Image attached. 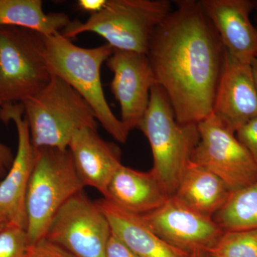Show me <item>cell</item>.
<instances>
[{
    "label": "cell",
    "mask_w": 257,
    "mask_h": 257,
    "mask_svg": "<svg viewBox=\"0 0 257 257\" xmlns=\"http://www.w3.org/2000/svg\"><path fill=\"white\" fill-rule=\"evenodd\" d=\"M95 202L107 218L113 234L139 257H191L190 253L166 242L143 216L124 210L104 198Z\"/></svg>",
    "instance_id": "cell-16"
},
{
    "label": "cell",
    "mask_w": 257,
    "mask_h": 257,
    "mask_svg": "<svg viewBox=\"0 0 257 257\" xmlns=\"http://www.w3.org/2000/svg\"><path fill=\"white\" fill-rule=\"evenodd\" d=\"M213 219L224 232L257 229V181L232 191Z\"/></svg>",
    "instance_id": "cell-20"
},
{
    "label": "cell",
    "mask_w": 257,
    "mask_h": 257,
    "mask_svg": "<svg viewBox=\"0 0 257 257\" xmlns=\"http://www.w3.org/2000/svg\"><path fill=\"white\" fill-rule=\"evenodd\" d=\"M29 246L26 230L8 224L0 232V257H27Z\"/></svg>",
    "instance_id": "cell-22"
},
{
    "label": "cell",
    "mask_w": 257,
    "mask_h": 257,
    "mask_svg": "<svg viewBox=\"0 0 257 257\" xmlns=\"http://www.w3.org/2000/svg\"><path fill=\"white\" fill-rule=\"evenodd\" d=\"M231 192L217 176L190 160L172 197L193 210L213 218Z\"/></svg>",
    "instance_id": "cell-18"
},
{
    "label": "cell",
    "mask_w": 257,
    "mask_h": 257,
    "mask_svg": "<svg viewBox=\"0 0 257 257\" xmlns=\"http://www.w3.org/2000/svg\"><path fill=\"white\" fill-rule=\"evenodd\" d=\"M107 0H79L77 6L79 10L91 13V15L100 12L105 7Z\"/></svg>",
    "instance_id": "cell-27"
},
{
    "label": "cell",
    "mask_w": 257,
    "mask_h": 257,
    "mask_svg": "<svg viewBox=\"0 0 257 257\" xmlns=\"http://www.w3.org/2000/svg\"><path fill=\"white\" fill-rule=\"evenodd\" d=\"M27 257H75L46 238L30 244Z\"/></svg>",
    "instance_id": "cell-24"
},
{
    "label": "cell",
    "mask_w": 257,
    "mask_h": 257,
    "mask_svg": "<svg viewBox=\"0 0 257 257\" xmlns=\"http://www.w3.org/2000/svg\"><path fill=\"white\" fill-rule=\"evenodd\" d=\"M111 234L105 214L82 191L57 211L45 238L75 257H106Z\"/></svg>",
    "instance_id": "cell-9"
},
{
    "label": "cell",
    "mask_w": 257,
    "mask_h": 257,
    "mask_svg": "<svg viewBox=\"0 0 257 257\" xmlns=\"http://www.w3.org/2000/svg\"><path fill=\"white\" fill-rule=\"evenodd\" d=\"M2 103L0 102V107ZM15 157L9 147L0 143V179L4 178L13 165Z\"/></svg>",
    "instance_id": "cell-26"
},
{
    "label": "cell",
    "mask_w": 257,
    "mask_h": 257,
    "mask_svg": "<svg viewBox=\"0 0 257 257\" xmlns=\"http://www.w3.org/2000/svg\"><path fill=\"white\" fill-rule=\"evenodd\" d=\"M235 135L257 166V116L241 126Z\"/></svg>",
    "instance_id": "cell-23"
},
{
    "label": "cell",
    "mask_w": 257,
    "mask_h": 257,
    "mask_svg": "<svg viewBox=\"0 0 257 257\" xmlns=\"http://www.w3.org/2000/svg\"><path fill=\"white\" fill-rule=\"evenodd\" d=\"M169 197L151 170L141 172L121 165L111 177L104 199L144 215L163 205Z\"/></svg>",
    "instance_id": "cell-17"
},
{
    "label": "cell",
    "mask_w": 257,
    "mask_h": 257,
    "mask_svg": "<svg viewBox=\"0 0 257 257\" xmlns=\"http://www.w3.org/2000/svg\"><path fill=\"white\" fill-rule=\"evenodd\" d=\"M208 252L211 257H257V229L224 231Z\"/></svg>",
    "instance_id": "cell-21"
},
{
    "label": "cell",
    "mask_w": 257,
    "mask_h": 257,
    "mask_svg": "<svg viewBox=\"0 0 257 257\" xmlns=\"http://www.w3.org/2000/svg\"><path fill=\"white\" fill-rule=\"evenodd\" d=\"M199 143L191 161L220 178L231 191L257 181V166L231 131L211 114L197 124Z\"/></svg>",
    "instance_id": "cell-8"
},
{
    "label": "cell",
    "mask_w": 257,
    "mask_h": 257,
    "mask_svg": "<svg viewBox=\"0 0 257 257\" xmlns=\"http://www.w3.org/2000/svg\"><path fill=\"white\" fill-rule=\"evenodd\" d=\"M172 10L168 0H107L100 12L84 23L71 22L61 34L70 40L93 32L114 50L147 55L155 30Z\"/></svg>",
    "instance_id": "cell-4"
},
{
    "label": "cell",
    "mask_w": 257,
    "mask_h": 257,
    "mask_svg": "<svg viewBox=\"0 0 257 257\" xmlns=\"http://www.w3.org/2000/svg\"><path fill=\"white\" fill-rule=\"evenodd\" d=\"M70 23L65 13H45L41 0H0V26L28 29L48 37L60 33Z\"/></svg>",
    "instance_id": "cell-19"
},
{
    "label": "cell",
    "mask_w": 257,
    "mask_h": 257,
    "mask_svg": "<svg viewBox=\"0 0 257 257\" xmlns=\"http://www.w3.org/2000/svg\"><path fill=\"white\" fill-rule=\"evenodd\" d=\"M35 148L67 150L74 134L84 127L97 128L89 104L63 79L52 74L50 82L21 102Z\"/></svg>",
    "instance_id": "cell-3"
},
{
    "label": "cell",
    "mask_w": 257,
    "mask_h": 257,
    "mask_svg": "<svg viewBox=\"0 0 257 257\" xmlns=\"http://www.w3.org/2000/svg\"><path fill=\"white\" fill-rule=\"evenodd\" d=\"M22 103H8L0 107V119L13 121L18 133L16 156L8 174L0 181V214L8 224L26 230V198L37 151L32 145L28 121Z\"/></svg>",
    "instance_id": "cell-10"
},
{
    "label": "cell",
    "mask_w": 257,
    "mask_h": 257,
    "mask_svg": "<svg viewBox=\"0 0 257 257\" xmlns=\"http://www.w3.org/2000/svg\"><path fill=\"white\" fill-rule=\"evenodd\" d=\"M45 43L51 74L63 79L84 98L106 133L119 143H126L130 132L111 110L101 79V66L112 54V47L106 43L94 48L77 46L61 32L45 37Z\"/></svg>",
    "instance_id": "cell-2"
},
{
    "label": "cell",
    "mask_w": 257,
    "mask_h": 257,
    "mask_svg": "<svg viewBox=\"0 0 257 257\" xmlns=\"http://www.w3.org/2000/svg\"><path fill=\"white\" fill-rule=\"evenodd\" d=\"M191 257H211L208 251H198V252L193 253Z\"/></svg>",
    "instance_id": "cell-29"
},
{
    "label": "cell",
    "mask_w": 257,
    "mask_h": 257,
    "mask_svg": "<svg viewBox=\"0 0 257 257\" xmlns=\"http://www.w3.org/2000/svg\"><path fill=\"white\" fill-rule=\"evenodd\" d=\"M212 114L235 133L257 116V89L251 65L235 60L226 52Z\"/></svg>",
    "instance_id": "cell-13"
},
{
    "label": "cell",
    "mask_w": 257,
    "mask_h": 257,
    "mask_svg": "<svg viewBox=\"0 0 257 257\" xmlns=\"http://www.w3.org/2000/svg\"><path fill=\"white\" fill-rule=\"evenodd\" d=\"M251 68H252L253 77H254L255 83H256L257 89V59L251 62Z\"/></svg>",
    "instance_id": "cell-28"
},
{
    "label": "cell",
    "mask_w": 257,
    "mask_h": 257,
    "mask_svg": "<svg viewBox=\"0 0 257 257\" xmlns=\"http://www.w3.org/2000/svg\"><path fill=\"white\" fill-rule=\"evenodd\" d=\"M45 36L18 27L0 26V102L21 103L46 87L52 74Z\"/></svg>",
    "instance_id": "cell-7"
},
{
    "label": "cell",
    "mask_w": 257,
    "mask_h": 257,
    "mask_svg": "<svg viewBox=\"0 0 257 257\" xmlns=\"http://www.w3.org/2000/svg\"><path fill=\"white\" fill-rule=\"evenodd\" d=\"M253 11L256 12V17L257 21V1H254V10H253Z\"/></svg>",
    "instance_id": "cell-31"
},
{
    "label": "cell",
    "mask_w": 257,
    "mask_h": 257,
    "mask_svg": "<svg viewBox=\"0 0 257 257\" xmlns=\"http://www.w3.org/2000/svg\"><path fill=\"white\" fill-rule=\"evenodd\" d=\"M8 225V222L5 220V218L0 214V232H1Z\"/></svg>",
    "instance_id": "cell-30"
},
{
    "label": "cell",
    "mask_w": 257,
    "mask_h": 257,
    "mask_svg": "<svg viewBox=\"0 0 257 257\" xmlns=\"http://www.w3.org/2000/svg\"><path fill=\"white\" fill-rule=\"evenodd\" d=\"M203 10L215 29L225 50L241 63L257 59V28L250 15L252 0H201Z\"/></svg>",
    "instance_id": "cell-14"
},
{
    "label": "cell",
    "mask_w": 257,
    "mask_h": 257,
    "mask_svg": "<svg viewBox=\"0 0 257 257\" xmlns=\"http://www.w3.org/2000/svg\"><path fill=\"white\" fill-rule=\"evenodd\" d=\"M106 64L113 73L111 90L119 102L120 120L128 132L138 128L157 84L150 60L145 54L113 49Z\"/></svg>",
    "instance_id": "cell-12"
},
{
    "label": "cell",
    "mask_w": 257,
    "mask_h": 257,
    "mask_svg": "<svg viewBox=\"0 0 257 257\" xmlns=\"http://www.w3.org/2000/svg\"><path fill=\"white\" fill-rule=\"evenodd\" d=\"M68 149L84 186L97 189L105 197L111 177L122 165L117 145L103 140L96 128L84 127L74 134Z\"/></svg>",
    "instance_id": "cell-15"
},
{
    "label": "cell",
    "mask_w": 257,
    "mask_h": 257,
    "mask_svg": "<svg viewBox=\"0 0 257 257\" xmlns=\"http://www.w3.org/2000/svg\"><path fill=\"white\" fill-rule=\"evenodd\" d=\"M142 216L166 242L190 254L209 251L224 233L213 218L193 210L175 197Z\"/></svg>",
    "instance_id": "cell-11"
},
{
    "label": "cell",
    "mask_w": 257,
    "mask_h": 257,
    "mask_svg": "<svg viewBox=\"0 0 257 257\" xmlns=\"http://www.w3.org/2000/svg\"><path fill=\"white\" fill-rule=\"evenodd\" d=\"M159 25L147 56L179 124L212 114L226 51L200 2L180 0Z\"/></svg>",
    "instance_id": "cell-1"
},
{
    "label": "cell",
    "mask_w": 257,
    "mask_h": 257,
    "mask_svg": "<svg viewBox=\"0 0 257 257\" xmlns=\"http://www.w3.org/2000/svg\"><path fill=\"white\" fill-rule=\"evenodd\" d=\"M138 128L151 147L152 173L167 195L172 197L199 143L197 124H179L167 94L155 84Z\"/></svg>",
    "instance_id": "cell-5"
},
{
    "label": "cell",
    "mask_w": 257,
    "mask_h": 257,
    "mask_svg": "<svg viewBox=\"0 0 257 257\" xmlns=\"http://www.w3.org/2000/svg\"><path fill=\"white\" fill-rule=\"evenodd\" d=\"M106 257H139L111 231L106 248Z\"/></svg>",
    "instance_id": "cell-25"
},
{
    "label": "cell",
    "mask_w": 257,
    "mask_h": 257,
    "mask_svg": "<svg viewBox=\"0 0 257 257\" xmlns=\"http://www.w3.org/2000/svg\"><path fill=\"white\" fill-rule=\"evenodd\" d=\"M36 151L26 198V232L30 244L45 239L57 211L85 187L69 149L41 147Z\"/></svg>",
    "instance_id": "cell-6"
}]
</instances>
